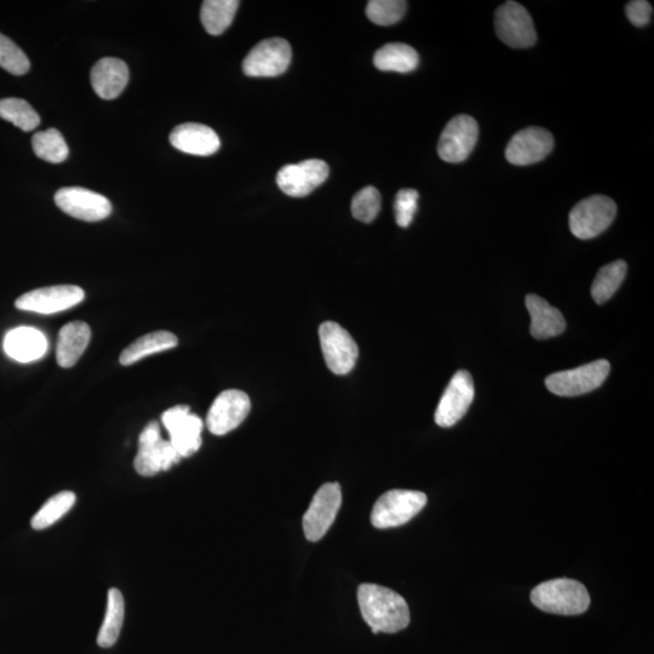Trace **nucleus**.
I'll return each instance as SVG.
<instances>
[{"label": "nucleus", "mask_w": 654, "mask_h": 654, "mask_svg": "<svg viewBox=\"0 0 654 654\" xmlns=\"http://www.w3.org/2000/svg\"><path fill=\"white\" fill-rule=\"evenodd\" d=\"M358 602L361 616L374 634H394L409 627V605L403 596L392 589L377 584H361Z\"/></svg>", "instance_id": "f257e3e1"}, {"label": "nucleus", "mask_w": 654, "mask_h": 654, "mask_svg": "<svg viewBox=\"0 0 654 654\" xmlns=\"http://www.w3.org/2000/svg\"><path fill=\"white\" fill-rule=\"evenodd\" d=\"M532 604L553 615L577 616L588 610L587 588L575 579L559 578L537 585L531 593Z\"/></svg>", "instance_id": "f03ea898"}, {"label": "nucleus", "mask_w": 654, "mask_h": 654, "mask_svg": "<svg viewBox=\"0 0 654 654\" xmlns=\"http://www.w3.org/2000/svg\"><path fill=\"white\" fill-rule=\"evenodd\" d=\"M427 501V496L420 491H388L378 498L372 509V525L380 530L405 525L426 507Z\"/></svg>", "instance_id": "7ed1b4c3"}, {"label": "nucleus", "mask_w": 654, "mask_h": 654, "mask_svg": "<svg viewBox=\"0 0 654 654\" xmlns=\"http://www.w3.org/2000/svg\"><path fill=\"white\" fill-rule=\"evenodd\" d=\"M182 460L181 456L160 435L157 422L148 423L139 438V451L134 461V467L141 476H154L166 472Z\"/></svg>", "instance_id": "20e7f679"}, {"label": "nucleus", "mask_w": 654, "mask_h": 654, "mask_svg": "<svg viewBox=\"0 0 654 654\" xmlns=\"http://www.w3.org/2000/svg\"><path fill=\"white\" fill-rule=\"evenodd\" d=\"M610 370L611 365L607 360H596L576 369L555 372L547 377L545 386L558 397H578L600 388Z\"/></svg>", "instance_id": "39448f33"}, {"label": "nucleus", "mask_w": 654, "mask_h": 654, "mask_svg": "<svg viewBox=\"0 0 654 654\" xmlns=\"http://www.w3.org/2000/svg\"><path fill=\"white\" fill-rule=\"evenodd\" d=\"M617 205L605 195H593L570 212V229L576 238L588 240L604 233L615 221Z\"/></svg>", "instance_id": "423d86ee"}, {"label": "nucleus", "mask_w": 654, "mask_h": 654, "mask_svg": "<svg viewBox=\"0 0 654 654\" xmlns=\"http://www.w3.org/2000/svg\"><path fill=\"white\" fill-rule=\"evenodd\" d=\"M321 351L327 367L335 375H348L359 358L357 342L346 329L334 321H326L319 327Z\"/></svg>", "instance_id": "0eeeda50"}, {"label": "nucleus", "mask_w": 654, "mask_h": 654, "mask_svg": "<svg viewBox=\"0 0 654 654\" xmlns=\"http://www.w3.org/2000/svg\"><path fill=\"white\" fill-rule=\"evenodd\" d=\"M341 504L340 484L327 483L320 487L303 516V531L308 541L318 542L326 535L340 512Z\"/></svg>", "instance_id": "6e6552de"}, {"label": "nucleus", "mask_w": 654, "mask_h": 654, "mask_svg": "<svg viewBox=\"0 0 654 654\" xmlns=\"http://www.w3.org/2000/svg\"><path fill=\"white\" fill-rule=\"evenodd\" d=\"M497 36L513 49H527L537 42V33L532 17L526 8L516 2H507L496 11Z\"/></svg>", "instance_id": "1a4fd4ad"}, {"label": "nucleus", "mask_w": 654, "mask_h": 654, "mask_svg": "<svg viewBox=\"0 0 654 654\" xmlns=\"http://www.w3.org/2000/svg\"><path fill=\"white\" fill-rule=\"evenodd\" d=\"M162 421L170 435V443L181 458L194 455L202 447V418L191 413L188 406L180 405L165 411Z\"/></svg>", "instance_id": "9d476101"}, {"label": "nucleus", "mask_w": 654, "mask_h": 654, "mask_svg": "<svg viewBox=\"0 0 654 654\" xmlns=\"http://www.w3.org/2000/svg\"><path fill=\"white\" fill-rule=\"evenodd\" d=\"M292 59L289 42L271 38L258 43L243 62V71L248 77H278L288 70Z\"/></svg>", "instance_id": "9b49d317"}, {"label": "nucleus", "mask_w": 654, "mask_h": 654, "mask_svg": "<svg viewBox=\"0 0 654 654\" xmlns=\"http://www.w3.org/2000/svg\"><path fill=\"white\" fill-rule=\"evenodd\" d=\"M85 292L76 285H57L27 292L17 298L16 308L38 314H56L83 302Z\"/></svg>", "instance_id": "f8f14e48"}, {"label": "nucleus", "mask_w": 654, "mask_h": 654, "mask_svg": "<svg viewBox=\"0 0 654 654\" xmlns=\"http://www.w3.org/2000/svg\"><path fill=\"white\" fill-rule=\"evenodd\" d=\"M479 125L466 114L452 118L440 136L438 153L446 163H462L476 146Z\"/></svg>", "instance_id": "ddd939ff"}, {"label": "nucleus", "mask_w": 654, "mask_h": 654, "mask_svg": "<svg viewBox=\"0 0 654 654\" xmlns=\"http://www.w3.org/2000/svg\"><path fill=\"white\" fill-rule=\"evenodd\" d=\"M250 411L251 400L248 394L237 389L225 390L211 405L206 426L214 435H226L237 429Z\"/></svg>", "instance_id": "4468645a"}, {"label": "nucleus", "mask_w": 654, "mask_h": 654, "mask_svg": "<svg viewBox=\"0 0 654 654\" xmlns=\"http://www.w3.org/2000/svg\"><path fill=\"white\" fill-rule=\"evenodd\" d=\"M474 397L475 389L472 375L466 370L456 372L440 399L438 409L435 411L436 424L443 428L455 426L468 412Z\"/></svg>", "instance_id": "2eb2a0df"}, {"label": "nucleus", "mask_w": 654, "mask_h": 654, "mask_svg": "<svg viewBox=\"0 0 654 654\" xmlns=\"http://www.w3.org/2000/svg\"><path fill=\"white\" fill-rule=\"evenodd\" d=\"M330 169L324 160L309 159L280 169L277 183L281 191L292 198H304L317 189L329 177Z\"/></svg>", "instance_id": "dca6fc26"}, {"label": "nucleus", "mask_w": 654, "mask_h": 654, "mask_svg": "<svg viewBox=\"0 0 654 654\" xmlns=\"http://www.w3.org/2000/svg\"><path fill=\"white\" fill-rule=\"evenodd\" d=\"M55 203L65 214L86 222H99L112 214V204L106 197L82 187L59 189Z\"/></svg>", "instance_id": "f3484780"}, {"label": "nucleus", "mask_w": 654, "mask_h": 654, "mask_svg": "<svg viewBox=\"0 0 654 654\" xmlns=\"http://www.w3.org/2000/svg\"><path fill=\"white\" fill-rule=\"evenodd\" d=\"M554 137L542 128H527L513 136L507 146L506 157L510 164L527 166L542 162L552 153Z\"/></svg>", "instance_id": "a211bd4d"}, {"label": "nucleus", "mask_w": 654, "mask_h": 654, "mask_svg": "<svg viewBox=\"0 0 654 654\" xmlns=\"http://www.w3.org/2000/svg\"><path fill=\"white\" fill-rule=\"evenodd\" d=\"M170 143L179 151L192 156L209 157L221 147L220 137L209 126L186 123L177 126L170 135Z\"/></svg>", "instance_id": "6ab92c4d"}, {"label": "nucleus", "mask_w": 654, "mask_h": 654, "mask_svg": "<svg viewBox=\"0 0 654 654\" xmlns=\"http://www.w3.org/2000/svg\"><path fill=\"white\" fill-rule=\"evenodd\" d=\"M90 78L95 93L101 99L114 100L122 95L128 85L130 73L124 61L105 57L93 67Z\"/></svg>", "instance_id": "aec40b11"}, {"label": "nucleus", "mask_w": 654, "mask_h": 654, "mask_svg": "<svg viewBox=\"0 0 654 654\" xmlns=\"http://www.w3.org/2000/svg\"><path fill=\"white\" fill-rule=\"evenodd\" d=\"M47 351V337L34 327H17L5 335L4 352L19 363L27 364L39 360Z\"/></svg>", "instance_id": "412c9836"}, {"label": "nucleus", "mask_w": 654, "mask_h": 654, "mask_svg": "<svg viewBox=\"0 0 654 654\" xmlns=\"http://www.w3.org/2000/svg\"><path fill=\"white\" fill-rule=\"evenodd\" d=\"M526 307L531 315V335L536 340H548L562 334L566 329V320L559 309L537 295L526 297Z\"/></svg>", "instance_id": "4be33fe9"}, {"label": "nucleus", "mask_w": 654, "mask_h": 654, "mask_svg": "<svg viewBox=\"0 0 654 654\" xmlns=\"http://www.w3.org/2000/svg\"><path fill=\"white\" fill-rule=\"evenodd\" d=\"M91 330L83 321H73L62 327L56 347L57 363L65 369H70L88 348Z\"/></svg>", "instance_id": "5701e85b"}, {"label": "nucleus", "mask_w": 654, "mask_h": 654, "mask_svg": "<svg viewBox=\"0 0 654 654\" xmlns=\"http://www.w3.org/2000/svg\"><path fill=\"white\" fill-rule=\"evenodd\" d=\"M179 344V340L169 331H156L139 338L120 354V364L130 366L149 355L169 351Z\"/></svg>", "instance_id": "b1692460"}, {"label": "nucleus", "mask_w": 654, "mask_h": 654, "mask_svg": "<svg viewBox=\"0 0 654 654\" xmlns=\"http://www.w3.org/2000/svg\"><path fill=\"white\" fill-rule=\"evenodd\" d=\"M420 63V56L410 45L389 43L376 51L374 65L383 72L410 73Z\"/></svg>", "instance_id": "393cba45"}, {"label": "nucleus", "mask_w": 654, "mask_h": 654, "mask_svg": "<svg viewBox=\"0 0 654 654\" xmlns=\"http://www.w3.org/2000/svg\"><path fill=\"white\" fill-rule=\"evenodd\" d=\"M125 615L123 594L118 589H109L105 621L97 635V644L102 648L116 645L122 631Z\"/></svg>", "instance_id": "a878e982"}, {"label": "nucleus", "mask_w": 654, "mask_h": 654, "mask_svg": "<svg viewBox=\"0 0 654 654\" xmlns=\"http://www.w3.org/2000/svg\"><path fill=\"white\" fill-rule=\"evenodd\" d=\"M237 0H206L200 11V20L211 36H220L232 25L239 8Z\"/></svg>", "instance_id": "bb28decb"}, {"label": "nucleus", "mask_w": 654, "mask_h": 654, "mask_svg": "<svg viewBox=\"0 0 654 654\" xmlns=\"http://www.w3.org/2000/svg\"><path fill=\"white\" fill-rule=\"evenodd\" d=\"M627 271L628 265L622 260L608 263V265L600 268L592 286L594 301L598 304H604L611 300L619 286L622 285Z\"/></svg>", "instance_id": "cd10ccee"}, {"label": "nucleus", "mask_w": 654, "mask_h": 654, "mask_svg": "<svg viewBox=\"0 0 654 654\" xmlns=\"http://www.w3.org/2000/svg\"><path fill=\"white\" fill-rule=\"evenodd\" d=\"M32 147L38 158L53 164L65 162L70 154L65 139L56 129L39 131L33 136Z\"/></svg>", "instance_id": "c85d7f7f"}, {"label": "nucleus", "mask_w": 654, "mask_h": 654, "mask_svg": "<svg viewBox=\"0 0 654 654\" xmlns=\"http://www.w3.org/2000/svg\"><path fill=\"white\" fill-rule=\"evenodd\" d=\"M76 495L71 491H63L51 497L47 503L33 516L31 525L40 531L53 526L63 515H66L76 504Z\"/></svg>", "instance_id": "c756f323"}, {"label": "nucleus", "mask_w": 654, "mask_h": 654, "mask_svg": "<svg viewBox=\"0 0 654 654\" xmlns=\"http://www.w3.org/2000/svg\"><path fill=\"white\" fill-rule=\"evenodd\" d=\"M0 118L7 120L17 128L26 131L37 129L40 124V117L33 107L25 100L4 99L0 100Z\"/></svg>", "instance_id": "7c9ffc66"}, {"label": "nucleus", "mask_w": 654, "mask_h": 654, "mask_svg": "<svg viewBox=\"0 0 654 654\" xmlns=\"http://www.w3.org/2000/svg\"><path fill=\"white\" fill-rule=\"evenodd\" d=\"M407 3L403 0H371L366 15L378 26H392L403 20Z\"/></svg>", "instance_id": "2f4dec72"}, {"label": "nucleus", "mask_w": 654, "mask_h": 654, "mask_svg": "<svg viewBox=\"0 0 654 654\" xmlns=\"http://www.w3.org/2000/svg\"><path fill=\"white\" fill-rule=\"evenodd\" d=\"M0 67L15 76H24L31 68V62L24 51L2 33H0Z\"/></svg>", "instance_id": "473e14b6"}, {"label": "nucleus", "mask_w": 654, "mask_h": 654, "mask_svg": "<svg viewBox=\"0 0 654 654\" xmlns=\"http://www.w3.org/2000/svg\"><path fill=\"white\" fill-rule=\"evenodd\" d=\"M381 194L375 187H365L354 195L352 214L364 223H371L380 214Z\"/></svg>", "instance_id": "72a5a7b5"}, {"label": "nucleus", "mask_w": 654, "mask_h": 654, "mask_svg": "<svg viewBox=\"0 0 654 654\" xmlns=\"http://www.w3.org/2000/svg\"><path fill=\"white\" fill-rule=\"evenodd\" d=\"M418 194L415 189H401L395 197L394 212L395 221L401 228H407L411 225L413 217L416 215L418 206Z\"/></svg>", "instance_id": "f704fd0d"}, {"label": "nucleus", "mask_w": 654, "mask_h": 654, "mask_svg": "<svg viewBox=\"0 0 654 654\" xmlns=\"http://www.w3.org/2000/svg\"><path fill=\"white\" fill-rule=\"evenodd\" d=\"M625 14L628 20L636 27H644L650 24L653 14L652 5L646 0H633L625 7Z\"/></svg>", "instance_id": "c9c22d12"}]
</instances>
